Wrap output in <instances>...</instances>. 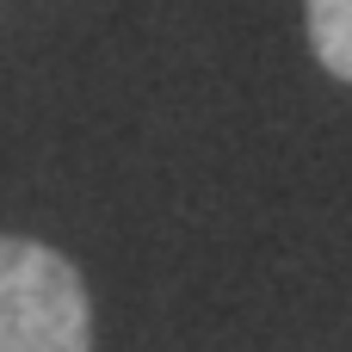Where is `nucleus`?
<instances>
[{
  "instance_id": "obj_1",
  "label": "nucleus",
  "mask_w": 352,
  "mask_h": 352,
  "mask_svg": "<svg viewBox=\"0 0 352 352\" xmlns=\"http://www.w3.org/2000/svg\"><path fill=\"white\" fill-rule=\"evenodd\" d=\"M0 352H93V309L74 260L0 235Z\"/></svg>"
},
{
  "instance_id": "obj_2",
  "label": "nucleus",
  "mask_w": 352,
  "mask_h": 352,
  "mask_svg": "<svg viewBox=\"0 0 352 352\" xmlns=\"http://www.w3.org/2000/svg\"><path fill=\"white\" fill-rule=\"evenodd\" d=\"M309 43L328 74L352 80V0H309Z\"/></svg>"
}]
</instances>
